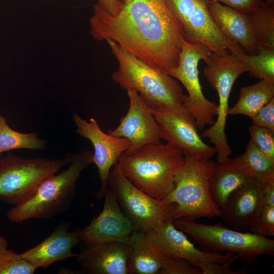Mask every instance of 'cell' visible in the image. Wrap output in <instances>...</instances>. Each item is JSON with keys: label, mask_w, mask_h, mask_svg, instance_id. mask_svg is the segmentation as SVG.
<instances>
[{"label": "cell", "mask_w": 274, "mask_h": 274, "mask_svg": "<svg viewBox=\"0 0 274 274\" xmlns=\"http://www.w3.org/2000/svg\"><path fill=\"white\" fill-rule=\"evenodd\" d=\"M251 77L274 81V51L258 50L256 55H238Z\"/></svg>", "instance_id": "cell-27"}, {"label": "cell", "mask_w": 274, "mask_h": 274, "mask_svg": "<svg viewBox=\"0 0 274 274\" xmlns=\"http://www.w3.org/2000/svg\"><path fill=\"white\" fill-rule=\"evenodd\" d=\"M274 98V81L260 79L252 85L241 88L236 103L229 109V115L255 116Z\"/></svg>", "instance_id": "cell-23"}, {"label": "cell", "mask_w": 274, "mask_h": 274, "mask_svg": "<svg viewBox=\"0 0 274 274\" xmlns=\"http://www.w3.org/2000/svg\"><path fill=\"white\" fill-rule=\"evenodd\" d=\"M185 162L182 150L168 143L148 144L118 158L123 173L137 188L159 200L174 189Z\"/></svg>", "instance_id": "cell-2"}, {"label": "cell", "mask_w": 274, "mask_h": 274, "mask_svg": "<svg viewBox=\"0 0 274 274\" xmlns=\"http://www.w3.org/2000/svg\"><path fill=\"white\" fill-rule=\"evenodd\" d=\"M89 25L94 39H112L152 67L167 72L178 63L183 33L164 0H133L116 15L97 3Z\"/></svg>", "instance_id": "cell-1"}, {"label": "cell", "mask_w": 274, "mask_h": 274, "mask_svg": "<svg viewBox=\"0 0 274 274\" xmlns=\"http://www.w3.org/2000/svg\"><path fill=\"white\" fill-rule=\"evenodd\" d=\"M212 19L221 34L239 46L248 55H256L258 47L249 16L220 3L209 8Z\"/></svg>", "instance_id": "cell-20"}, {"label": "cell", "mask_w": 274, "mask_h": 274, "mask_svg": "<svg viewBox=\"0 0 274 274\" xmlns=\"http://www.w3.org/2000/svg\"><path fill=\"white\" fill-rule=\"evenodd\" d=\"M8 245L7 239L0 234V251L7 249Z\"/></svg>", "instance_id": "cell-37"}, {"label": "cell", "mask_w": 274, "mask_h": 274, "mask_svg": "<svg viewBox=\"0 0 274 274\" xmlns=\"http://www.w3.org/2000/svg\"><path fill=\"white\" fill-rule=\"evenodd\" d=\"M249 230L264 237L274 235V207L263 206L258 217Z\"/></svg>", "instance_id": "cell-30"}, {"label": "cell", "mask_w": 274, "mask_h": 274, "mask_svg": "<svg viewBox=\"0 0 274 274\" xmlns=\"http://www.w3.org/2000/svg\"><path fill=\"white\" fill-rule=\"evenodd\" d=\"M251 119L253 125L274 131V98Z\"/></svg>", "instance_id": "cell-31"}, {"label": "cell", "mask_w": 274, "mask_h": 274, "mask_svg": "<svg viewBox=\"0 0 274 274\" xmlns=\"http://www.w3.org/2000/svg\"><path fill=\"white\" fill-rule=\"evenodd\" d=\"M128 244L131 249L129 274H160L173 260L144 232H134Z\"/></svg>", "instance_id": "cell-21"}, {"label": "cell", "mask_w": 274, "mask_h": 274, "mask_svg": "<svg viewBox=\"0 0 274 274\" xmlns=\"http://www.w3.org/2000/svg\"><path fill=\"white\" fill-rule=\"evenodd\" d=\"M73 120L77 127L76 133L90 141L93 146V163L97 168L101 183L100 189L96 193V197L97 200H100L104 197L108 187L110 170L118 162L120 156L130 148V143L125 138L106 134L101 130L97 121L93 118H90L88 122L78 114H74Z\"/></svg>", "instance_id": "cell-13"}, {"label": "cell", "mask_w": 274, "mask_h": 274, "mask_svg": "<svg viewBox=\"0 0 274 274\" xmlns=\"http://www.w3.org/2000/svg\"><path fill=\"white\" fill-rule=\"evenodd\" d=\"M160 274H202L199 268L188 261L181 259H173L172 262Z\"/></svg>", "instance_id": "cell-33"}, {"label": "cell", "mask_w": 274, "mask_h": 274, "mask_svg": "<svg viewBox=\"0 0 274 274\" xmlns=\"http://www.w3.org/2000/svg\"><path fill=\"white\" fill-rule=\"evenodd\" d=\"M73 155L25 159L9 153L0 160V200L15 206L25 202L46 179L71 162Z\"/></svg>", "instance_id": "cell-7"}, {"label": "cell", "mask_w": 274, "mask_h": 274, "mask_svg": "<svg viewBox=\"0 0 274 274\" xmlns=\"http://www.w3.org/2000/svg\"><path fill=\"white\" fill-rule=\"evenodd\" d=\"M213 51L206 45L190 43L184 39L176 66L166 73L178 80L188 92L182 106L195 117L198 130L206 125H213L214 116L218 114V104L204 96L199 79L198 64L200 60L205 62Z\"/></svg>", "instance_id": "cell-9"}, {"label": "cell", "mask_w": 274, "mask_h": 274, "mask_svg": "<svg viewBox=\"0 0 274 274\" xmlns=\"http://www.w3.org/2000/svg\"><path fill=\"white\" fill-rule=\"evenodd\" d=\"M232 160L237 168L253 180L260 183L274 178V162L250 141L245 153Z\"/></svg>", "instance_id": "cell-24"}, {"label": "cell", "mask_w": 274, "mask_h": 274, "mask_svg": "<svg viewBox=\"0 0 274 274\" xmlns=\"http://www.w3.org/2000/svg\"><path fill=\"white\" fill-rule=\"evenodd\" d=\"M107 186L138 231L145 232L162 222L173 220L176 204L155 199L134 186L118 162L110 170Z\"/></svg>", "instance_id": "cell-10"}, {"label": "cell", "mask_w": 274, "mask_h": 274, "mask_svg": "<svg viewBox=\"0 0 274 274\" xmlns=\"http://www.w3.org/2000/svg\"><path fill=\"white\" fill-rule=\"evenodd\" d=\"M259 190L263 206L274 207V178L259 183Z\"/></svg>", "instance_id": "cell-35"}, {"label": "cell", "mask_w": 274, "mask_h": 274, "mask_svg": "<svg viewBox=\"0 0 274 274\" xmlns=\"http://www.w3.org/2000/svg\"><path fill=\"white\" fill-rule=\"evenodd\" d=\"M259 183L252 180L230 194L220 216L227 224L237 230L252 227L263 206Z\"/></svg>", "instance_id": "cell-19"}, {"label": "cell", "mask_w": 274, "mask_h": 274, "mask_svg": "<svg viewBox=\"0 0 274 274\" xmlns=\"http://www.w3.org/2000/svg\"><path fill=\"white\" fill-rule=\"evenodd\" d=\"M164 1L187 42L203 44L219 55L244 53L239 46L224 38L216 28L209 10L214 0Z\"/></svg>", "instance_id": "cell-11"}, {"label": "cell", "mask_w": 274, "mask_h": 274, "mask_svg": "<svg viewBox=\"0 0 274 274\" xmlns=\"http://www.w3.org/2000/svg\"><path fill=\"white\" fill-rule=\"evenodd\" d=\"M244 14L253 11L265 0H214Z\"/></svg>", "instance_id": "cell-34"}, {"label": "cell", "mask_w": 274, "mask_h": 274, "mask_svg": "<svg viewBox=\"0 0 274 274\" xmlns=\"http://www.w3.org/2000/svg\"><path fill=\"white\" fill-rule=\"evenodd\" d=\"M251 180L234 165L232 159L215 162L209 180L212 196L221 209L233 191Z\"/></svg>", "instance_id": "cell-22"}, {"label": "cell", "mask_w": 274, "mask_h": 274, "mask_svg": "<svg viewBox=\"0 0 274 274\" xmlns=\"http://www.w3.org/2000/svg\"><path fill=\"white\" fill-rule=\"evenodd\" d=\"M153 113L167 143L196 159H210L216 153L214 147L202 140L195 117L182 105L160 107Z\"/></svg>", "instance_id": "cell-12"}, {"label": "cell", "mask_w": 274, "mask_h": 274, "mask_svg": "<svg viewBox=\"0 0 274 274\" xmlns=\"http://www.w3.org/2000/svg\"><path fill=\"white\" fill-rule=\"evenodd\" d=\"M247 14L258 50L274 51V0H265Z\"/></svg>", "instance_id": "cell-25"}, {"label": "cell", "mask_w": 274, "mask_h": 274, "mask_svg": "<svg viewBox=\"0 0 274 274\" xmlns=\"http://www.w3.org/2000/svg\"><path fill=\"white\" fill-rule=\"evenodd\" d=\"M173 222H162L144 232L148 239L158 245L170 258L185 260L200 269L208 263L225 262L235 255L227 252L216 253L199 250L184 232L175 227Z\"/></svg>", "instance_id": "cell-16"}, {"label": "cell", "mask_w": 274, "mask_h": 274, "mask_svg": "<svg viewBox=\"0 0 274 274\" xmlns=\"http://www.w3.org/2000/svg\"><path fill=\"white\" fill-rule=\"evenodd\" d=\"M133 0H123V2L125 5H128L131 3Z\"/></svg>", "instance_id": "cell-38"}, {"label": "cell", "mask_w": 274, "mask_h": 274, "mask_svg": "<svg viewBox=\"0 0 274 274\" xmlns=\"http://www.w3.org/2000/svg\"><path fill=\"white\" fill-rule=\"evenodd\" d=\"M104 197L101 213L97 217L94 216L88 226L80 229L81 242L85 244L111 241L128 243L137 229L123 213L108 187Z\"/></svg>", "instance_id": "cell-15"}, {"label": "cell", "mask_w": 274, "mask_h": 274, "mask_svg": "<svg viewBox=\"0 0 274 274\" xmlns=\"http://www.w3.org/2000/svg\"><path fill=\"white\" fill-rule=\"evenodd\" d=\"M203 74L211 86L217 91L219 97L216 121L204 130L201 136L209 138L217 153V161H226L232 154L227 142L225 126L229 110V97L233 85L248 67L239 56L234 53L219 55L212 52L206 62Z\"/></svg>", "instance_id": "cell-8"}, {"label": "cell", "mask_w": 274, "mask_h": 274, "mask_svg": "<svg viewBox=\"0 0 274 274\" xmlns=\"http://www.w3.org/2000/svg\"><path fill=\"white\" fill-rule=\"evenodd\" d=\"M36 269L20 254L7 249L0 251V274H32Z\"/></svg>", "instance_id": "cell-28"}, {"label": "cell", "mask_w": 274, "mask_h": 274, "mask_svg": "<svg viewBox=\"0 0 274 274\" xmlns=\"http://www.w3.org/2000/svg\"><path fill=\"white\" fill-rule=\"evenodd\" d=\"M106 41L119 64L111 78L122 89L138 92L153 110L165 106L182 105L185 94L173 77L143 62L113 40Z\"/></svg>", "instance_id": "cell-3"}, {"label": "cell", "mask_w": 274, "mask_h": 274, "mask_svg": "<svg viewBox=\"0 0 274 274\" xmlns=\"http://www.w3.org/2000/svg\"><path fill=\"white\" fill-rule=\"evenodd\" d=\"M70 225L60 223L44 241L20 256L36 268H45L56 262L77 257L72 249L81 242L80 229L70 231Z\"/></svg>", "instance_id": "cell-18"}, {"label": "cell", "mask_w": 274, "mask_h": 274, "mask_svg": "<svg viewBox=\"0 0 274 274\" xmlns=\"http://www.w3.org/2000/svg\"><path fill=\"white\" fill-rule=\"evenodd\" d=\"M237 255L235 254L230 259L223 263L212 262L201 266L200 269L202 274H245L247 272L245 269H241L233 271L230 269V265L235 260L238 259Z\"/></svg>", "instance_id": "cell-32"}, {"label": "cell", "mask_w": 274, "mask_h": 274, "mask_svg": "<svg viewBox=\"0 0 274 274\" xmlns=\"http://www.w3.org/2000/svg\"><path fill=\"white\" fill-rule=\"evenodd\" d=\"M86 245L77 256L84 273L129 274L128 243L111 241Z\"/></svg>", "instance_id": "cell-17"}, {"label": "cell", "mask_w": 274, "mask_h": 274, "mask_svg": "<svg viewBox=\"0 0 274 274\" xmlns=\"http://www.w3.org/2000/svg\"><path fill=\"white\" fill-rule=\"evenodd\" d=\"M127 92L129 101L127 112L109 134L125 138L130 142V148L124 152L125 154L131 153L146 145L161 144V129L154 118L153 109L138 92L132 90Z\"/></svg>", "instance_id": "cell-14"}, {"label": "cell", "mask_w": 274, "mask_h": 274, "mask_svg": "<svg viewBox=\"0 0 274 274\" xmlns=\"http://www.w3.org/2000/svg\"><path fill=\"white\" fill-rule=\"evenodd\" d=\"M97 3L112 15L118 14L124 5L123 1L120 0H98Z\"/></svg>", "instance_id": "cell-36"}, {"label": "cell", "mask_w": 274, "mask_h": 274, "mask_svg": "<svg viewBox=\"0 0 274 274\" xmlns=\"http://www.w3.org/2000/svg\"><path fill=\"white\" fill-rule=\"evenodd\" d=\"M173 223L192 237L204 251L233 253L247 265L255 262L261 255H274V241L251 232L233 230L221 223L207 225L185 218L177 219Z\"/></svg>", "instance_id": "cell-6"}, {"label": "cell", "mask_w": 274, "mask_h": 274, "mask_svg": "<svg viewBox=\"0 0 274 274\" xmlns=\"http://www.w3.org/2000/svg\"><path fill=\"white\" fill-rule=\"evenodd\" d=\"M184 154L185 162L175 179L174 188L161 201L176 204L174 220L220 217L221 209L212 196L209 184L215 162Z\"/></svg>", "instance_id": "cell-5"}, {"label": "cell", "mask_w": 274, "mask_h": 274, "mask_svg": "<svg viewBox=\"0 0 274 274\" xmlns=\"http://www.w3.org/2000/svg\"><path fill=\"white\" fill-rule=\"evenodd\" d=\"M46 143L36 132L25 133L13 130L0 115V154L16 149L43 150Z\"/></svg>", "instance_id": "cell-26"}, {"label": "cell", "mask_w": 274, "mask_h": 274, "mask_svg": "<svg viewBox=\"0 0 274 274\" xmlns=\"http://www.w3.org/2000/svg\"><path fill=\"white\" fill-rule=\"evenodd\" d=\"M93 161V152L90 151L73 154L70 166L48 178L30 198L9 210L8 219L16 223L29 219H50L67 211L81 172Z\"/></svg>", "instance_id": "cell-4"}, {"label": "cell", "mask_w": 274, "mask_h": 274, "mask_svg": "<svg viewBox=\"0 0 274 274\" xmlns=\"http://www.w3.org/2000/svg\"><path fill=\"white\" fill-rule=\"evenodd\" d=\"M248 130L250 141L274 162V131L254 125L250 126Z\"/></svg>", "instance_id": "cell-29"}]
</instances>
